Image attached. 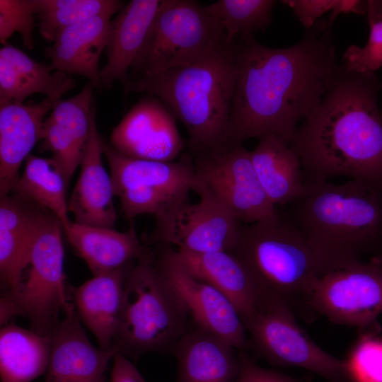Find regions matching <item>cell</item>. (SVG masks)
<instances>
[{
  "label": "cell",
  "instance_id": "1",
  "mask_svg": "<svg viewBox=\"0 0 382 382\" xmlns=\"http://www.w3.org/2000/svg\"><path fill=\"white\" fill-rule=\"evenodd\" d=\"M330 28L314 26L284 48L264 46L253 35L241 37L231 142L274 135L290 145L298 122L316 110L340 69Z\"/></svg>",
  "mask_w": 382,
  "mask_h": 382
},
{
  "label": "cell",
  "instance_id": "2",
  "mask_svg": "<svg viewBox=\"0 0 382 382\" xmlns=\"http://www.w3.org/2000/svg\"><path fill=\"white\" fill-rule=\"evenodd\" d=\"M380 83L374 73L342 65L316 110L298 126L290 146L305 183L336 176L359 180L382 190V112Z\"/></svg>",
  "mask_w": 382,
  "mask_h": 382
},
{
  "label": "cell",
  "instance_id": "3",
  "mask_svg": "<svg viewBox=\"0 0 382 382\" xmlns=\"http://www.w3.org/2000/svg\"><path fill=\"white\" fill-rule=\"evenodd\" d=\"M305 185L287 216L307 240L323 276L366 256L382 257L381 190L359 180Z\"/></svg>",
  "mask_w": 382,
  "mask_h": 382
},
{
  "label": "cell",
  "instance_id": "4",
  "mask_svg": "<svg viewBox=\"0 0 382 382\" xmlns=\"http://www.w3.org/2000/svg\"><path fill=\"white\" fill-rule=\"evenodd\" d=\"M237 52L236 40L224 39L190 64L129 80L123 88L158 98L186 127L192 156L212 152L231 143Z\"/></svg>",
  "mask_w": 382,
  "mask_h": 382
},
{
  "label": "cell",
  "instance_id": "5",
  "mask_svg": "<svg viewBox=\"0 0 382 382\" xmlns=\"http://www.w3.org/2000/svg\"><path fill=\"white\" fill-rule=\"evenodd\" d=\"M231 253L252 272L266 301L282 302L294 312L310 308L323 274L307 240L287 216L277 212L270 219L243 224Z\"/></svg>",
  "mask_w": 382,
  "mask_h": 382
},
{
  "label": "cell",
  "instance_id": "6",
  "mask_svg": "<svg viewBox=\"0 0 382 382\" xmlns=\"http://www.w3.org/2000/svg\"><path fill=\"white\" fill-rule=\"evenodd\" d=\"M188 317L180 299L156 268L154 255L131 262L112 350L135 360L150 352L173 354L189 330Z\"/></svg>",
  "mask_w": 382,
  "mask_h": 382
},
{
  "label": "cell",
  "instance_id": "7",
  "mask_svg": "<svg viewBox=\"0 0 382 382\" xmlns=\"http://www.w3.org/2000/svg\"><path fill=\"white\" fill-rule=\"evenodd\" d=\"M101 146L115 196L128 219L142 214L156 216L187 201L190 192L199 194L202 190L189 152L178 161H158L124 156L103 139Z\"/></svg>",
  "mask_w": 382,
  "mask_h": 382
},
{
  "label": "cell",
  "instance_id": "8",
  "mask_svg": "<svg viewBox=\"0 0 382 382\" xmlns=\"http://www.w3.org/2000/svg\"><path fill=\"white\" fill-rule=\"evenodd\" d=\"M226 39L220 23L192 0H161L129 80L190 64Z\"/></svg>",
  "mask_w": 382,
  "mask_h": 382
},
{
  "label": "cell",
  "instance_id": "9",
  "mask_svg": "<svg viewBox=\"0 0 382 382\" xmlns=\"http://www.w3.org/2000/svg\"><path fill=\"white\" fill-rule=\"evenodd\" d=\"M242 320L248 333V343L269 363L302 368L328 382H348L344 360L318 345L284 303L268 301Z\"/></svg>",
  "mask_w": 382,
  "mask_h": 382
},
{
  "label": "cell",
  "instance_id": "10",
  "mask_svg": "<svg viewBox=\"0 0 382 382\" xmlns=\"http://www.w3.org/2000/svg\"><path fill=\"white\" fill-rule=\"evenodd\" d=\"M63 226L51 214L33 246L29 264L13 291L6 292L29 319L30 330L49 336L59 323V314L71 303L64 272Z\"/></svg>",
  "mask_w": 382,
  "mask_h": 382
},
{
  "label": "cell",
  "instance_id": "11",
  "mask_svg": "<svg viewBox=\"0 0 382 382\" xmlns=\"http://www.w3.org/2000/svg\"><path fill=\"white\" fill-rule=\"evenodd\" d=\"M195 170L206 192L245 224L275 216L277 211L257 178L250 151L230 143L192 156Z\"/></svg>",
  "mask_w": 382,
  "mask_h": 382
},
{
  "label": "cell",
  "instance_id": "12",
  "mask_svg": "<svg viewBox=\"0 0 382 382\" xmlns=\"http://www.w3.org/2000/svg\"><path fill=\"white\" fill-rule=\"evenodd\" d=\"M309 306L335 323L361 331L374 328L382 313V257L321 277Z\"/></svg>",
  "mask_w": 382,
  "mask_h": 382
},
{
  "label": "cell",
  "instance_id": "13",
  "mask_svg": "<svg viewBox=\"0 0 382 382\" xmlns=\"http://www.w3.org/2000/svg\"><path fill=\"white\" fill-rule=\"evenodd\" d=\"M196 203L181 202L155 216L150 245H168L195 253H231L243 224L206 192Z\"/></svg>",
  "mask_w": 382,
  "mask_h": 382
},
{
  "label": "cell",
  "instance_id": "14",
  "mask_svg": "<svg viewBox=\"0 0 382 382\" xmlns=\"http://www.w3.org/2000/svg\"><path fill=\"white\" fill-rule=\"evenodd\" d=\"M154 265L180 299L195 327L220 337L238 351L245 350L246 331L234 305L216 289L188 273L175 248L158 245Z\"/></svg>",
  "mask_w": 382,
  "mask_h": 382
},
{
  "label": "cell",
  "instance_id": "15",
  "mask_svg": "<svg viewBox=\"0 0 382 382\" xmlns=\"http://www.w3.org/2000/svg\"><path fill=\"white\" fill-rule=\"evenodd\" d=\"M110 146L132 158L172 161L185 146L172 112L148 95L135 103L114 128Z\"/></svg>",
  "mask_w": 382,
  "mask_h": 382
},
{
  "label": "cell",
  "instance_id": "16",
  "mask_svg": "<svg viewBox=\"0 0 382 382\" xmlns=\"http://www.w3.org/2000/svg\"><path fill=\"white\" fill-rule=\"evenodd\" d=\"M49 335L50 355L45 382H102L115 354L93 345L71 302Z\"/></svg>",
  "mask_w": 382,
  "mask_h": 382
},
{
  "label": "cell",
  "instance_id": "17",
  "mask_svg": "<svg viewBox=\"0 0 382 382\" xmlns=\"http://www.w3.org/2000/svg\"><path fill=\"white\" fill-rule=\"evenodd\" d=\"M0 199V278L3 291H13L27 268L35 241L52 214L13 193Z\"/></svg>",
  "mask_w": 382,
  "mask_h": 382
},
{
  "label": "cell",
  "instance_id": "18",
  "mask_svg": "<svg viewBox=\"0 0 382 382\" xmlns=\"http://www.w3.org/2000/svg\"><path fill=\"white\" fill-rule=\"evenodd\" d=\"M93 108L90 136L86 144L78 180L68 201L69 212L76 223L114 228L117 213L111 175L103 164L102 137L96 123Z\"/></svg>",
  "mask_w": 382,
  "mask_h": 382
},
{
  "label": "cell",
  "instance_id": "19",
  "mask_svg": "<svg viewBox=\"0 0 382 382\" xmlns=\"http://www.w3.org/2000/svg\"><path fill=\"white\" fill-rule=\"evenodd\" d=\"M175 251L185 270L222 293L234 305L242 320L255 313L266 302L257 281L233 253Z\"/></svg>",
  "mask_w": 382,
  "mask_h": 382
},
{
  "label": "cell",
  "instance_id": "20",
  "mask_svg": "<svg viewBox=\"0 0 382 382\" xmlns=\"http://www.w3.org/2000/svg\"><path fill=\"white\" fill-rule=\"evenodd\" d=\"M61 100L45 97L37 103L0 104V196L11 192L22 163L42 140L46 115Z\"/></svg>",
  "mask_w": 382,
  "mask_h": 382
},
{
  "label": "cell",
  "instance_id": "21",
  "mask_svg": "<svg viewBox=\"0 0 382 382\" xmlns=\"http://www.w3.org/2000/svg\"><path fill=\"white\" fill-rule=\"evenodd\" d=\"M63 229L68 241L93 276L154 255V252L141 242L133 225L121 232L71 221Z\"/></svg>",
  "mask_w": 382,
  "mask_h": 382
},
{
  "label": "cell",
  "instance_id": "22",
  "mask_svg": "<svg viewBox=\"0 0 382 382\" xmlns=\"http://www.w3.org/2000/svg\"><path fill=\"white\" fill-rule=\"evenodd\" d=\"M112 16H97L58 31L45 50L53 68L83 76L95 87L100 85L99 61L108 45Z\"/></svg>",
  "mask_w": 382,
  "mask_h": 382
},
{
  "label": "cell",
  "instance_id": "23",
  "mask_svg": "<svg viewBox=\"0 0 382 382\" xmlns=\"http://www.w3.org/2000/svg\"><path fill=\"white\" fill-rule=\"evenodd\" d=\"M175 382H236L240 369L238 350L208 331L195 327L179 340Z\"/></svg>",
  "mask_w": 382,
  "mask_h": 382
},
{
  "label": "cell",
  "instance_id": "24",
  "mask_svg": "<svg viewBox=\"0 0 382 382\" xmlns=\"http://www.w3.org/2000/svg\"><path fill=\"white\" fill-rule=\"evenodd\" d=\"M127 265L93 276L77 287L69 286L81 322L103 350H112L122 307Z\"/></svg>",
  "mask_w": 382,
  "mask_h": 382
},
{
  "label": "cell",
  "instance_id": "25",
  "mask_svg": "<svg viewBox=\"0 0 382 382\" xmlns=\"http://www.w3.org/2000/svg\"><path fill=\"white\" fill-rule=\"evenodd\" d=\"M161 0H132L111 21L106 47L107 62L100 69V84L111 87L115 81L123 88L129 69L151 28Z\"/></svg>",
  "mask_w": 382,
  "mask_h": 382
},
{
  "label": "cell",
  "instance_id": "26",
  "mask_svg": "<svg viewBox=\"0 0 382 382\" xmlns=\"http://www.w3.org/2000/svg\"><path fill=\"white\" fill-rule=\"evenodd\" d=\"M76 86L68 74L40 63L6 43L0 49V104H21L29 96L42 93L62 99Z\"/></svg>",
  "mask_w": 382,
  "mask_h": 382
},
{
  "label": "cell",
  "instance_id": "27",
  "mask_svg": "<svg viewBox=\"0 0 382 382\" xmlns=\"http://www.w3.org/2000/svg\"><path fill=\"white\" fill-rule=\"evenodd\" d=\"M250 158L267 197L274 205L301 198L306 185L300 159L294 149L274 135L259 139Z\"/></svg>",
  "mask_w": 382,
  "mask_h": 382
},
{
  "label": "cell",
  "instance_id": "28",
  "mask_svg": "<svg viewBox=\"0 0 382 382\" xmlns=\"http://www.w3.org/2000/svg\"><path fill=\"white\" fill-rule=\"evenodd\" d=\"M50 339L10 323L0 330L1 382H31L46 372Z\"/></svg>",
  "mask_w": 382,
  "mask_h": 382
},
{
  "label": "cell",
  "instance_id": "29",
  "mask_svg": "<svg viewBox=\"0 0 382 382\" xmlns=\"http://www.w3.org/2000/svg\"><path fill=\"white\" fill-rule=\"evenodd\" d=\"M68 185L52 157L42 158L30 154L25 161L23 172L11 192L52 212L59 219L64 228L71 221L66 200Z\"/></svg>",
  "mask_w": 382,
  "mask_h": 382
},
{
  "label": "cell",
  "instance_id": "30",
  "mask_svg": "<svg viewBox=\"0 0 382 382\" xmlns=\"http://www.w3.org/2000/svg\"><path fill=\"white\" fill-rule=\"evenodd\" d=\"M40 20L39 32L47 40H54L60 30L93 17L113 16L124 7L118 0H32Z\"/></svg>",
  "mask_w": 382,
  "mask_h": 382
},
{
  "label": "cell",
  "instance_id": "31",
  "mask_svg": "<svg viewBox=\"0 0 382 382\" xmlns=\"http://www.w3.org/2000/svg\"><path fill=\"white\" fill-rule=\"evenodd\" d=\"M274 0H219L205 7L206 11L221 25L228 42L237 36L253 35L272 21Z\"/></svg>",
  "mask_w": 382,
  "mask_h": 382
},
{
  "label": "cell",
  "instance_id": "32",
  "mask_svg": "<svg viewBox=\"0 0 382 382\" xmlns=\"http://www.w3.org/2000/svg\"><path fill=\"white\" fill-rule=\"evenodd\" d=\"M371 328L361 333L344 360L348 382H382V336Z\"/></svg>",
  "mask_w": 382,
  "mask_h": 382
},
{
  "label": "cell",
  "instance_id": "33",
  "mask_svg": "<svg viewBox=\"0 0 382 382\" xmlns=\"http://www.w3.org/2000/svg\"><path fill=\"white\" fill-rule=\"evenodd\" d=\"M369 35L365 45H352L345 51L341 62L347 71L374 73L382 68V1H367Z\"/></svg>",
  "mask_w": 382,
  "mask_h": 382
},
{
  "label": "cell",
  "instance_id": "34",
  "mask_svg": "<svg viewBox=\"0 0 382 382\" xmlns=\"http://www.w3.org/2000/svg\"><path fill=\"white\" fill-rule=\"evenodd\" d=\"M41 151H49L62 170L66 183L80 166L85 149L79 146L74 137L62 125L47 117L44 122Z\"/></svg>",
  "mask_w": 382,
  "mask_h": 382
},
{
  "label": "cell",
  "instance_id": "35",
  "mask_svg": "<svg viewBox=\"0 0 382 382\" xmlns=\"http://www.w3.org/2000/svg\"><path fill=\"white\" fill-rule=\"evenodd\" d=\"M32 0H0V41L4 45L12 35L21 34L23 46L32 49L34 15Z\"/></svg>",
  "mask_w": 382,
  "mask_h": 382
},
{
  "label": "cell",
  "instance_id": "36",
  "mask_svg": "<svg viewBox=\"0 0 382 382\" xmlns=\"http://www.w3.org/2000/svg\"><path fill=\"white\" fill-rule=\"evenodd\" d=\"M238 355L240 369L236 382H299L281 372L260 366L245 351H238Z\"/></svg>",
  "mask_w": 382,
  "mask_h": 382
},
{
  "label": "cell",
  "instance_id": "37",
  "mask_svg": "<svg viewBox=\"0 0 382 382\" xmlns=\"http://www.w3.org/2000/svg\"><path fill=\"white\" fill-rule=\"evenodd\" d=\"M335 0H288L282 1L294 11L299 21L308 30L312 28L318 18L332 11Z\"/></svg>",
  "mask_w": 382,
  "mask_h": 382
},
{
  "label": "cell",
  "instance_id": "38",
  "mask_svg": "<svg viewBox=\"0 0 382 382\" xmlns=\"http://www.w3.org/2000/svg\"><path fill=\"white\" fill-rule=\"evenodd\" d=\"M111 382H146L136 366L129 359L115 354L111 371Z\"/></svg>",
  "mask_w": 382,
  "mask_h": 382
},
{
  "label": "cell",
  "instance_id": "39",
  "mask_svg": "<svg viewBox=\"0 0 382 382\" xmlns=\"http://www.w3.org/2000/svg\"><path fill=\"white\" fill-rule=\"evenodd\" d=\"M366 9L367 1L335 0L327 25L331 28L333 21L340 13H354L357 14H365L366 13Z\"/></svg>",
  "mask_w": 382,
  "mask_h": 382
},
{
  "label": "cell",
  "instance_id": "40",
  "mask_svg": "<svg viewBox=\"0 0 382 382\" xmlns=\"http://www.w3.org/2000/svg\"><path fill=\"white\" fill-rule=\"evenodd\" d=\"M18 316H23L19 306L6 292H3L0 300L1 327L10 323V320Z\"/></svg>",
  "mask_w": 382,
  "mask_h": 382
},
{
  "label": "cell",
  "instance_id": "41",
  "mask_svg": "<svg viewBox=\"0 0 382 382\" xmlns=\"http://www.w3.org/2000/svg\"><path fill=\"white\" fill-rule=\"evenodd\" d=\"M102 382H105V380H104V381H103Z\"/></svg>",
  "mask_w": 382,
  "mask_h": 382
},
{
  "label": "cell",
  "instance_id": "42",
  "mask_svg": "<svg viewBox=\"0 0 382 382\" xmlns=\"http://www.w3.org/2000/svg\"><path fill=\"white\" fill-rule=\"evenodd\" d=\"M381 112H382V111H381Z\"/></svg>",
  "mask_w": 382,
  "mask_h": 382
}]
</instances>
